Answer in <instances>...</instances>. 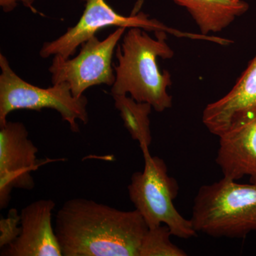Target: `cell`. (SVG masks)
<instances>
[{
	"instance_id": "1",
	"label": "cell",
	"mask_w": 256,
	"mask_h": 256,
	"mask_svg": "<svg viewBox=\"0 0 256 256\" xmlns=\"http://www.w3.org/2000/svg\"><path fill=\"white\" fill-rule=\"evenodd\" d=\"M54 229L64 256H139L149 228L137 210L76 198L57 212Z\"/></svg>"
},
{
	"instance_id": "2",
	"label": "cell",
	"mask_w": 256,
	"mask_h": 256,
	"mask_svg": "<svg viewBox=\"0 0 256 256\" xmlns=\"http://www.w3.org/2000/svg\"><path fill=\"white\" fill-rule=\"evenodd\" d=\"M152 38L140 28H129L122 44L116 50L117 66H114L116 80L111 95L130 94L138 102H146L156 112L172 106L168 88L172 85L169 72H161L158 58L170 60L174 50L166 43L168 33L154 32Z\"/></svg>"
},
{
	"instance_id": "3",
	"label": "cell",
	"mask_w": 256,
	"mask_h": 256,
	"mask_svg": "<svg viewBox=\"0 0 256 256\" xmlns=\"http://www.w3.org/2000/svg\"><path fill=\"white\" fill-rule=\"evenodd\" d=\"M198 233L240 238L256 232V184L223 178L198 190L191 218Z\"/></svg>"
},
{
	"instance_id": "4",
	"label": "cell",
	"mask_w": 256,
	"mask_h": 256,
	"mask_svg": "<svg viewBox=\"0 0 256 256\" xmlns=\"http://www.w3.org/2000/svg\"><path fill=\"white\" fill-rule=\"evenodd\" d=\"M144 156L142 172H134L128 190L130 200L146 222L152 228L164 224L172 236L188 239L196 236L191 220H186L174 204L178 185L168 174L164 160L152 156L148 148L141 149Z\"/></svg>"
},
{
	"instance_id": "5",
	"label": "cell",
	"mask_w": 256,
	"mask_h": 256,
	"mask_svg": "<svg viewBox=\"0 0 256 256\" xmlns=\"http://www.w3.org/2000/svg\"><path fill=\"white\" fill-rule=\"evenodd\" d=\"M0 126L8 122L10 112L22 109H54L74 132H79L78 120L84 124L88 122L87 98L74 96L67 82L53 84L47 88L35 86L15 73L2 54H0Z\"/></svg>"
},
{
	"instance_id": "6",
	"label": "cell",
	"mask_w": 256,
	"mask_h": 256,
	"mask_svg": "<svg viewBox=\"0 0 256 256\" xmlns=\"http://www.w3.org/2000/svg\"><path fill=\"white\" fill-rule=\"evenodd\" d=\"M124 28H140L149 32H164L178 38L205 40L213 42L214 36L202 34L184 32L166 26L156 18H150L142 12L132 13L130 16L118 14L106 2V0H87L85 10L78 22L68 28L63 35L52 42L44 44L40 54L46 58L52 56L70 58L76 48L102 28L108 26Z\"/></svg>"
},
{
	"instance_id": "7",
	"label": "cell",
	"mask_w": 256,
	"mask_h": 256,
	"mask_svg": "<svg viewBox=\"0 0 256 256\" xmlns=\"http://www.w3.org/2000/svg\"><path fill=\"white\" fill-rule=\"evenodd\" d=\"M126 30L118 28L102 41L97 36L90 37L82 44L75 58L66 60L54 56L48 68L52 84L67 82L76 98L82 97L88 88L94 86H112L116 80L112 56Z\"/></svg>"
},
{
	"instance_id": "8",
	"label": "cell",
	"mask_w": 256,
	"mask_h": 256,
	"mask_svg": "<svg viewBox=\"0 0 256 256\" xmlns=\"http://www.w3.org/2000/svg\"><path fill=\"white\" fill-rule=\"evenodd\" d=\"M38 148L28 138L24 124L8 121L0 126V208H6L13 188H34L32 172L40 164Z\"/></svg>"
},
{
	"instance_id": "9",
	"label": "cell",
	"mask_w": 256,
	"mask_h": 256,
	"mask_svg": "<svg viewBox=\"0 0 256 256\" xmlns=\"http://www.w3.org/2000/svg\"><path fill=\"white\" fill-rule=\"evenodd\" d=\"M218 137L216 162L224 178L237 181L247 176L256 184V107L234 116Z\"/></svg>"
},
{
	"instance_id": "10",
	"label": "cell",
	"mask_w": 256,
	"mask_h": 256,
	"mask_svg": "<svg viewBox=\"0 0 256 256\" xmlns=\"http://www.w3.org/2000/svg\"><path fill=\"white\" fill-rule=\"evenodd\" d=\"M55 206L52 200H42L24 207L20 213V236L14 242L3 248L1 256H63L52 222Z\"/></svg>"
},
{
	"instance_id": "11",
	"label": "cell",
	"mask_w": 256,
	"mask_h": 256,
	"mask_svg": "<svg viewBox=\"0 0 256 256\" xmlns=\"http://www.w3.org/2000/svg\"><path fill=\"white\" fill-rule=\"evenodd\" d=\"M255 107L256 56L228 94L206 106L202 121L210 132L220 136L228 128L234 116Z\"/></svg>"
},
{
	"instance_id": "12",
	"label": "cell",
	"mask_w": 256,
	"mask_h": 256,
	"mask_svg": "<svg viewBox=\"0 0 256 256\" xmlns=\"http://www.w3.org/2000/svg\"><path fill=\"white\" fill-rule=\"evenodd\" d=\"M188 10L204 35L218 33L246 12L244 0H172Z\"/></svg>"
},
{
	"instance_id": "13",
	"label": "cell",
	"mask_w": 256,
	"mask_h": 256,
	"mask_svg": "<svg viewBox=\"0 0 256 256\" xmlns=\"http://www.w3.org/2000/svg\"><path fill=\"white\" fill-rule=\"evenodd\" d=\"M114 107L119 111L124 127L133 140L138 141L141 149L150 148L152 138L149 116L151 105L146 102H138L128 95H112Z\"/></svg>"
},
{
	"instance_id": "14",
	"label": "cell",
	"mask_w": 256,
	"mask_h": 256,
	"mask_svg": "<svg viewBox=\"0 0 256 256\" xmlns=\"http://www.w3.org/2000/svg\"><path fill=\"white\" fill-rule=\"evenodd\" d=\"M169 227L164 224L149 228L142 239L139 256H185L186 252L171 242Z\"/></svg>"
},
{
	"instance_id": "15",
	"label": "cell",
	"mask_w": 256,
	"mask_h": 256,
	"mask_svg": "<svg viewBox=\"0 0 256 256\" xmlns=\"http://www.w3.org/2000/svg\"><path fill=\"white\" fill-rule=\"evenodd\" d=\"M21 216L18 210L12 208L6 218L0 220V248L8 246L14 242L20 236L21 226Z\"/></svg>"
},
{
	"instance_id": "16",
	"label": "cell",
	"mask_w": 256,
	"mask_h": 256,
	"mask_svg": "<svg viewBox=\"0 0 256 256\" xmlns=\"http://www.w3.org/2000/svg\"><path fill=\"white\" fill-rule=\"evenodd\" d=\"M35 1L36 0H0V6L5 13H9L16 8L18 2H21L24 6L28 8L32 12L36 14L38 12L33 6Z\"/></svg>"
}]
</instances>
